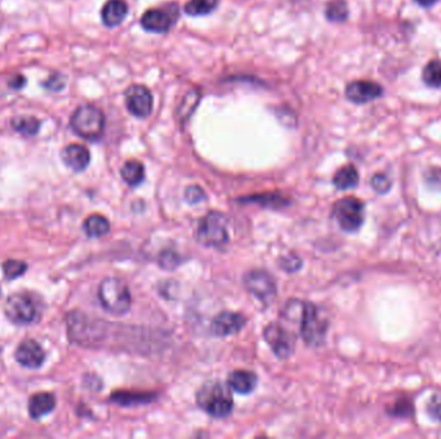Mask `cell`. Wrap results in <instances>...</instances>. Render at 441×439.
Returning a JSON list of instances; mask_svg holds the SVG:
<instances>
[{
  "label": "cell",
  "instance_id": "36",
  "mask_svg": "<svg viewBox=\"0 0 441 439\" xmlns=\"http://www.w3.org/2000/svg\"><path fill=\"white\" fill-rule=\"evenodd\" d=\"M426 183L435 190L441 188V167H431L426 173Z\"/></svg>",
  "mask_w": 441,
  "mask_h": 439
},
{
  "label": "cell",
  "instance_id": "25",
  "mask_svg": "<svg viewBox=\"0 0 441 439\" xmlns=\"http://www.w3.org/2000/svg\"><path fill=\"white\" fill-rule=\"evenodd\" d=\"M350 16V9L346 0H330L326 6V17L330 22L342 24Z\"/></svg>",
  "mask_w": 441,
  "mask_h": 439
},
{
  "label": "cell",
  "instance_id": "3",
  "mask_svg": "<svg viewBox=\"0 0 441 439\" xmlns=\"http://www.w3.org/2000/svg\"><path fill=\"white\" fill-rule=\"evenodd\" d=\"M98 299L109 313L122 316L131 308V291L127 283L116 277H107L101 282Z\"/></svg>",
  "mask_w": 441,
  "mask_h": 439
},
{
  "label": "cell",
  "instance_id": "5",
  "mask_svg": "<svg viewBox=\"0 0 441 439\" xmlns=\"http://www.w3.org/2000/svg\"><path fill=\"white\" fill-rule=\"evenodd\" d=\"M328 321L314 303H303L300 321V333L303 340L312 347L324 342L327 335Z\"/></svg>",
  "mask_w": 441,
  "mask_h": 439
},
{
  "label": "cell",
  "instance_id": "2",
  "mask_svg": "<svg viewBox=\"0 0 441 439\" xmlns=\"http://www.w3.org/2000/svg\"><path fill=\"white\" fill-rule=\"evenodd\" d=\"M196 401L205 413L217 419L227 417L232 411L234 404L230 387L217 381L205 384L199 390Z\"/></svg>",
  "mask_w": 441,
  "mask_h": 439
},
{
  "label": "cell",
  "instance_id": "15",
  "mask_svg": "<svg viewBox=\"0 0 441 439\" xmlns=\"http://www.w3.org/2000/svg\"><path fill=\"white\" fill-rule=\"evenodd\" d=\"M61 158L63 164L71 170L80 173L88 167L90 163L89 149L78 143H72L62 149Z\"/></svg>",
  "mask_w": 441,
  "mask_h": 439
},
{
  "label": "cell",
  "instance_id": "17",
  "mask_svg": "<svg viewBox=\"0 0 441 439\" xmlns=\"http://www.w3.org/2000/svg\"><path fill=\"white\" fill-rule=\"evenodd\" d=\"M54 407H56V398L52 393H48V392H40V393L31 395L29 401V413L34 420H38L45 415L52 413Z\"/></svg>",
  "mask_w": 441,
  "mask_h": 439
},
{
  "label": "cell",
  "instance_id": "21",
  "mask_svg": "<svg viewBox=\"0 0 441 439\" xmlns=\"http://www.w3.org/2000/svg\"><path fill=\"white\" fill-rule=\"evenodd\" d=\"M333 183L338 190H342V191L355 188L359 183L358 169L351 164L339 167L333 176Z\"/></svg>",
  "mask_w": 441,
  "mask_h": 439
},
{
  "label": "cell",
  "instance_id": "23",
  "mask_svg": "<svg viewBox=\"0 0 441 439\" xmlns=\"http://www.w3.org/2000/svg\"><path fill=\"white\" fill-rule=\"evenodd\" d=\"M120 174L125 183L138 185L145 179V167L138 160H128L122 167Z\"/></svg>",
  "mask_w": 441,
  "mask_h": 439
},
{
  "label": "cell",
  "instance_id": "11",
  "mask_svg": "<svg viewBox=\"0 0 441 439\" xmlns=\"http://www.w3.org/2000/svg\"><path fill=\"white\" fill-rule=\"evenodd\" d=\"M266 342L271 345L275 356L280 360H287L294 351V334L278 324L267 326L264 331Z\"/></svg>",
  "mask_w": 441,
  "mask_h": 439
},
{
  "label": "cell",
  "instance_id": "16",
  "mask_svg": "<svg viewBox=\"0 0 441 439\" xmlns=\"http://www.w3.org/2000/svg\"><path fill=\"white\" fill-rule=\"evenodd\" d=\"M128 10L125 0H107L101 9V19L105 26H119L128 16Z\"/></svg>",
  "mask_w": 441,
  "mask_h": 439
},
{
  "label": "cell",
  "instance_id": "24",
  "mask_svg": "<svg viewBox=\"0 0 441 439\" xmlns=\"http://www.w3.org/2000/svg\"><path fill=\"white\" fill-rule=\"evenodd\" d=\"M220 6V0H189L185 4L186 13L193 17L211 15Z\"/></svg>",
  "mask_w": 441,
  "mask_h": 439
},
{
  "label": "cell",
  "instance_id": "22",
  "mask_svg": "<svg viewBox=\"0 0 441 439\" xmlns=\"http://www.w3.org/2000/svg\"><path fill=\"white\" fill-rule=\"evenodd\" d=\"M84 232L88 238H102L109 233L110 223L101 214H92L84 222Z\"/></svg>",
  "mask_w": 441,
  "mask_h": 439
},
{
  "label": "cell",
  "instance_id": "38",
  "mask_svg": "<svg viewBox=\"0 0 441 439\" xmlns=\"http://www.w3.org/2000/svg\"><path fill=\"white\" fill-rule=\"evenodd\" d=\"M439 0H417V3L422 7H431L433 4H436Z\"/></svg>",
  "mask_w": 441,
  "mask_h": 439
},
{
  "label": "cell",
  "instance_id": "18",
  "mask_svg": "<svg viewBox=\"0 0 441 439\" xmlns=\"http://www.w3.org/2000/svg\"><path fill=\"white\" fill-rule=\"evenodd\" d=\"M227 384L230 389L238 392L240 395H248L256 388V374L247 370H235L230 374Z\"/></svg>",
  "mask_w": 441,
  "mask_h": 439
},
{
  "label": "cell",
  "instance_id": "9",
  "mask_svg": "<svg viewBox=\"0 0 441 439\" xmlns=\"http://www.w3.org/2000/svg\"><path fill=\"white\" fill-rule=\"evenodd\" d=\"M247 290L262 303L268 304L276 297V282L274 277L264 270H253L244 277Z\"/></svg>",
  "mask_w": 441,
  "mask_h": 439
},
{
  "label": "cell",
  "instance_id": "20",
  "mask_svg": "<svg viewBox=\"0 0 441 439\" xmlns=\"http://www.w3.org/2000/svg\"><path fill=\"white\" fill-rule=\"evenodd\" d=\"M40 120L35 116L30 115H18L15 116L10 122V126L15 132L24 137H34L40 131Z\"/></svg>",
  "mask_w": 441,
  "mask_h": 439
},
{
  "label": "cell",
  "instance_id": "10",
  "mask_svg": "<svg viewBox=\"0 0 441 439\" xmlns=\"http://www.w3.org/2000/svg\"><path fill=\"white\" fill-rule=\"evenodd\" d=\"M125 105L134 117H149L154 107V97L150 89L141 84H133L125 90Z\"/></svg>",
  "mask_w": 441,
  "mask_h": 439
},
{
  "label": "cell",
  "instance_id": "30",
  "mask_svg": "<svg viewBox=\"0 0 441 439\" xmlns=\"http://www.w3.org/2000/svg\"><path fill=\"white\" fill-rule=\"evenodd\" d=\"M111 399L116 404L127 406V404H132L133 402H136V404L147 402L150 398H149V395H132V393H128V392H116V393L111 395Z\"/></svg>",
  "mask_w": 441,
  "mask_h": 439
},
{
  "label": "cell",
  "instance_id": "32",
  "mask_svg": "<svg viewBox=\"0 0 441 439\" xmlns=\"http://www.w3.org/2000/svg\"><path fill=\"white\" fill-rule=\"evenodd\" d=\"M159 263L166 270H173L179 264V256L173 250H166L160 254Z\"/></svg>",
  "mask_w": 441,
  "mask_h": 439
},
{
  "label": "cell",
  "instance_id": "14",
  "mask_svg": "<svg viewBox=\"0 0 441 439\" xmlns=\"http://www.w3.org/2000/svg\"><path fill=\"white\" fill-rule=\"evenodd\" d=\"M247 324V318L235 312H220V315L214 317L212 321L213 334L216 336H229V335L238 334L239 331Z\"/></svg>",
  "mask_w": 441,
  "mask_h": 439
},
{
  "label": "cell",
  "instance_id": "19",
  "mask_svg": "<svg viewBox=\"0 0 441 439\" xmlns=\"http://www.w3.org/2000/svg\"><path fill=\"white\" fill-rule=\"evenodd\" d=\"M202 99V93L198 88L190 89L187 93H186L184 98L181 99V103L177 107V120L181 125H185L191 116L195 113V110L198 108V105Z\"/></svg>",
  "mask_w": 441,
  "mask_h": 439
},
{
  "label": "cell",
  "instance_id": "33",
  "mask_svg": "<svg viewBox=\"0 0 441 439\" xmlns=\"http://www.w3.org/2000/svg\"><path fill=\"white\" fill-rule=\"evenodd\" d=\"M185 199L189 204H198L205 199V192L200 185H189L186 188Z\"/></svg>",
  "mask_w": 441,
  "mask_h": 439
},
{
  "label": "cell",
  "instance_id": "29",
  "mask_svg": "<svg viewBox=\"0 0 441 439\" xmlns=\"http://www.w3.org/2000/svg\"><path fill=\"white\" fill-rule=\"evenodd\" d=\"M66 76L62 72H54L43 81V88L52 93H60L66 88Z\"/></svg>",
  "mask_w": 441,
  "mask_h": 439
},
{
  "label": "cell",
  "instance_id": "31",
  "mask_svg": "<svg viewBox=\"0 0 441 439\" xmlns=\"http://www.w3.org/2000/svg\"><path fill=\"white\" fill-rule=\"evenodd\" d=\"M371 185L373 190L377 191L378 194H387L392 183H391V179L386 174L378 173V174H374L371 178Z\"/></svg>",
  "mask_w": 441,
  "mask_h": 439
},
{
  "label": "cell",
  "instance_id": "1",
  "mask_svg": "<svg viewBox=\"0 0 441 439\" xmlns=\"http://www.w3.org/2000/svg\"><path fill=\"white\" fill-rule=\"evenodd\" d=\"M106 117L95 105H81L71 115L70 126L75 134L87 141H97L105 132Z\"/></svg>",
  "mask_w": 441,
  "mask_h": 439
},
{
  "label": "cell",
  "instance_id": "8",
  "mask_svg": "<svg viewBox=\"0 0 441 439\" xmlns=\"http://www.w3.org/2000/svg\"><path fill=\"white\" fill-rule=\"evenodd\" d=\"M333 217L346 232H356L364 222V204L356 197H344L335 202Z\"/></svg>",
  "mask_w": 441,
  "mask_h": 439
},
{
  "label": "cell",
  "instance_id": "26",
  "mask_svg": "<svg viewBox=\"0 0 441 439\" xmlns=\"http://www.w3.org/2000/svg\"><path fill=\"white\" fill-rule=\"evenodd\" d=\"M422 80L430 88H441V61L433 60L428 62L422 70Z\"/></svg>",
  "mask_w": 441,
  "mask_h": 439
},
{
  "label": "cell",
  "instance_id": "7",
  "mask_svg": "<svg viewBox=\"0 0 441 439\" xmlns=\"http://www.w3.org/2000/svg\"><path fill=\"white\" fill-rule=\"evenodd\" d=\"M6 316L16 325H30L39 318V307L33 297L16 292L10 295L4 307Z\"/></svg>",
  "mask_w": 441,
  "mask_h": 439
},
{
  "label": "cell",
  "instance_id": "13",
  "mask_svg": "<svg viewBox=\"0 0 441 439\" xmlns=\"http://www.w3.org/2000/svg\"><path fill=\"white\" fill-rule=\"evenodd\" d=\"M16 360L27 369H39L45 361V351L34 339H25L16 349Z\"/></svg>",
  "mask_w": 441,
  "mask_h": 439
},
{
  "label": "cell",
  "instance_id": "27",
  "mask_svg": "<svg viewBox=\"0 0 441 439\" xmlns=\"http://www.w3.org/2000/svg\"><path fill=\"white\" fill-rule=\"evenodd\" d=\"M387 413L394 417L408 419L415 413V404L409 398H399L395 404L388 407Z\"/></svg>",
  "mask_w": 441,
  "mask_h": 439
},
{
  "label": "cell",
  "instance_id": "28",
  "mask_svg": "<svg viewBox=\"0 0 441 439\" xmlns=\"http://www.w3.org/2000/svg\"><path fill=\"white\" fill-rule=\"evenodd\" d=\"M26 271L27 264L25 262H21V260L9 259V260L4 262V264H3V272H4L6 279H8V280L18 279Z\"/></svg>",
  "mask_w": 441,
  "mask_h": 439
},
{
  "label": "cell",
  "instance_id": "37",
  "mask_svg": "<svg viewBox=\"0 0 441 439\" xmlns=\"http://www.w3.org/2000/svg\"><path fill=\"white\" fill-rule=\"evenodd\" d=\"M26 78L22 74H16L8 80V87L15 90H19L26 85Z\"/></svg>",
  "mask_w": 441,
  "mask_h": 439
},
{
  "label": "cell",
  "instance_id": "35",
  "mask_svg": "<svg viewBox=\"0 0 441 439\" xmlns=\"http://www.w3.org/2000/svg\"><path fill=\"white\" fill-rule=\"evenodd\" d=\"M300 264H302V262H300V258L294 254L284 256L280 260V267L287 272H296L297 270H300Z\"/></svg>",
  "mask_w": 441,
  "mask_h": 439
},
{
  "label": "cell",
  "instance_id": "34",
  "mask_svg": "<svg viewBox=\"0 0 441 439\" xmlns=\"http://www.w3.org/2000/svg\"><path fill=\"white\" fill-rule=\"evenodd\" d=\"M427 413L433 420L441 422V395H435L431 397L430 402L427 404Z\"/></svg>",
  "mask_w": 441,
  "mask_h": 439
},
{
  "label": "cell",
  "instance_id": "6",
  "mask_svg": "<svg viewBox=\"0 0 441 439\" xmlns=\"http://www.w3.org/2000/svg\"><path fill=\"white\" fill-rule=\"evenodd\" d=\"M179 18V7L177 3H167L160 7L147 9L141 17L143 30L154 34H166L175 26Z\"/></svg>",
  "mask_w": 441,
  "mask_h": 439
},
{
  "label": "cell",
  "instance_id": "12",
  "mask_svg": "<svg viewBox=\"0 0 441 439\" xmlns=\"http://www.w3.org/2000/svg\"><path fill=\"white\" fill-rule=\"evenodd\" d=\"M344 94L350 102L356 105H365L382 97L383 88L378 83L371 80H353L347 84Z\"/></svg>",
  "mask_w": 441,
  "mask_h": 439
},
{
  "label": "cell",
  "instance_id": "4",
  "mask_svg": "<svg viewBox=\"0 0 441 439\" xmlns=\"http://www.w3.org/2000/svg\"><path fill=\"white\" fill-rule=\"evenodd\" d=\"M196 240L208 247H223L230 241L229 220L220 211H209L199 222Z\"/></svg>",
  "mask_w": 441,
  "mask_h": 439
},
{
  "label": "cell",
  "instance_id": "39",
  "mask_svg": "<svg viewBox=\"0 0 441 439\" xmlns=\"http://www.w3.org/2000/svg\"><path fill=\"white\" fill-rule=\"evenodd\" d=\"M0 297H1V289H0Z\"/></svg>",
  "mask_w": 441,
  "mask_h": 439
}]
</instances>
